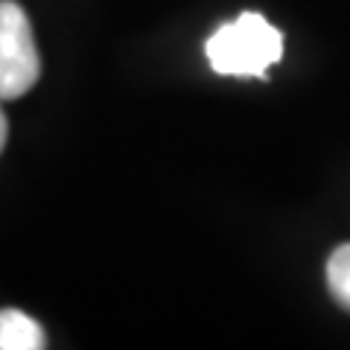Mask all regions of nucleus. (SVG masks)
Returning <instances> with one entry per match:
<instances>
[{
    "mask_svg": "<svg viewBox=\"0 0 350 350\" xmlns=\"http://www.w3.org/2000/svg\"><path fill=\"white\" fill-rule=\"evenodd\" d=\"M204 53L219 76L266 79L269 68L283 56V32L271 27L260 12H243L204 41Z\"/></svg>",
    "mask_w": 350,
    "mask_h": 350,
    "instance_id": "1",
    "label": "nucleus"
},
{
    "mask_svg": "<svg viewBox=\"0 0 350 350\" xmlns=\"http://www.w3.org/2000/svg\"><path fill=\"white\" fill-rule=\"evenodd\" d=\"M41 76L32 24L15 0H0V100L24 96Z\"/></svg>",
    "mask_w": 350,
    "mask_h": 350,
    "instance_id": "2",
    "label": "nucleus"
},
{
    "mask_svg": "<svg viewBox=\"0 0 350 350\" xmlns=\"http://www.w3.org/2000/svg\"><path fill=\"white\" fill-rule=\"evenodd\" d=\"M47 338L36 319L21 310H0V350H41Z\"/></svg>",
    "mask_w": 350,
    "mask_h": 350,
    "instance_id": "3",
    "label": "nucleus"
},
{
    "mask_svg": "<svg viewBox=\"0 0 350 350\" xmlns=\"http://www.w3.org/2000/svg\"><path fill=\"white\" fill-rule=\"evenodd\" d=\"M327 286H330L333 298L345 310H350V243L338 245L327 260Z\"/></svg>",
    "mask_w": 350,
    "mask_h": 350,
    "instance_id": "4",
    "label": "nucleus"
},
{
    "mask_svg": "<svg viewBox=\"0 0 350 350\" xmlns=\"http://www.w3.org/2000/svg\"><path fill=\"white\" fill-rule=\"evenodd\" d=\"M6 135H9V126H6L3 108H0V152H3V146H6Z\"/></svg>",
    "mask_w": 350,
    "mask_h": 350,
    "instance_id": "5",
    "label": "nucleus"
}]
</instances>
